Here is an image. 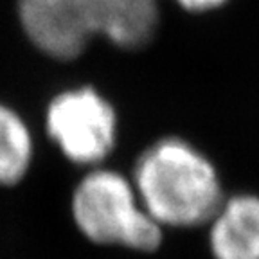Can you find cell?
Here are the masks:
<instances>
[{"label":"cell","instance_id":"6da1fadb","mask_svg":"<svg viewBox=\"0 0 259 259\" xmlns=\"http://www.w3.org/2000/svg\"><path fill=\"white\" fill-rule=\"evenodd\" d=\"M31 41L58 60H74L94 34L124 49L150 44L158 25L157 0H18Z\"/></svg>","mask_w":259,"mask_h":259},{"label":"cell","instance_id":"7a4b0ae2","mask_svg":"<svg viewBox=\"0 0 259 259\" xmlns=\"http://www.w3.org/2000/svg\"><path fill=\"white\" fill-rule=\"evenodd\" d=\"M134 187L146 212L160 227L207 225L223 202L214 164L178 137L160 139L137 158Z\"/></svg>","mask_w":259,"mask_h":259},{"label":"cell","instance_id":"3957f363","mask_svg":"<svg viewBox=\"0 0 259 259\" xmlns=\"http://www.w3.org/2000/svg\"><path fill=\"white\" fill-rule=\"evenodd\" d=\"M72 214L77 229L99 245H121L151 252L162 241V227L142 207L124 175L96 169L74 191Z\"/></svg>","mask_w":259,"mask_h":259},{"label":"cell","instance_id":"277c9868","mask_svg":"<svg viewBox=\"0 0 259 259\" xmlns=\"http://www.w3.org/2000/svg\"><path fill=\"white\" fill-rule=\"evenodd\" d=\"M47 130L76 164H99L112 153L117 139L113 106L90 87L60 94L47 110Z\"/></svg>","mask_w":259,"mask_h":259},{"label":"cell","instance_id":"5b68a950","mask_svg":"<svg viewBox=\"0 0 259 259\" xmlns=\"http://www.w3.org/2000/svg\"><path fill=\"white\" fill-rule=\"evenodd\" d=\"M209 248L214 259H259V196L223 198L210 218Z\"/></svg>","mask_w":259,"mask_h":259},{"label":"cell","instance_id":"8992f818","mask_svg":"<svg viewBox=\"0 0 259 259\" xmlns=\"http://www.w3.org/2000/svg\"><path fill=\"white\" fill-rule=\"evenodd\" d=\"M32 141L27 126L11 108L0 105V184L11 186L27 173Z\"/></svg>","mask_w":259,"mask_h":259},{"label":"cell","instance_id":"52a82bcc","mask_svg":"<svg viewBox=\"0 0 259 259\" xmlns=\"http://www.w3.org/2000/svg\"><path fill=\"white\" fill-rule=\"evenodd\" d=\"M187 11H209V9L220 8L227 0H177Z\"/></svg>","mask_w":259,"mask_h":259}]
</instances>
